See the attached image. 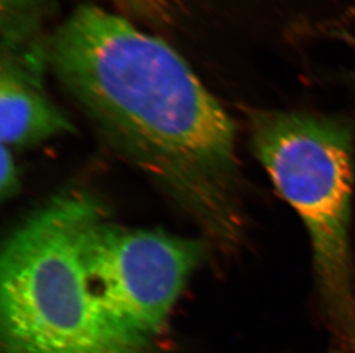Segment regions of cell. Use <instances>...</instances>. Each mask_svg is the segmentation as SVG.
<instances>
[{"label": "cell", "instance_id": "3", "mask_svg": "<svg viewBox=\"0 0 355 353\" xmlns=\"http://www.w3.org/2000/svg\"><path fill=\"white\" fill-rule=\"evenodd\" d=\"M252 150L305 226L331 353H355V262L351 239L354 129L344 117L251 110Z\"/></svg>", "mask_w": 355, "mask_h": 353}, {"label": "cell", "instance_id": "7", "mask_svg": "<svg viewBox=\"0 0 355 353\" xmlns=\"http://www.w3.org/2000/svg\"><path fill=\"white\" fill-rule=\"evenodd\" d=\"M151 20L168 22L174 17L178 0H113Z\"/></svg>", "mask_w": 355, "mask_h": 353}, {"label": "cell", "instance_id": "9", "mask_svg": "<svg viewBox=\"0 0 355 353\" xmlns=\"http://www.w3.org/2000/svg\"><path fill=\"white\" fill-rule=\"evenodd\" d=\"M349 80H351V82H352V83L355 85V71L349 73Z\"/></svg>", "mask_w": 355, "mask_h": 353}, {"label": "cell", "instance_id": "8", "mask_svg": "<svg viewBox=\"0 0 355 353\" xmlns=\"http://www.w3.org/2000/svg\"><path fill=\"white\" fill-rule=\"evenodd\" d=\"M0 197L1 201L10 200L17 195L20 188V174L19 168L14 159L13 150L10 147L1 145V155H0Z\"/></svg>", "mask_w": 355, "mask_h": 353}, {"label": "cell", "instance_id": "6", "mask_svg": "<svg viewBox=\"0 0 355 353\" xmlns=\"http://www.w3.org/2000/svg\"><path fill=\"white\" fill-rule=\"evenodd\" d=\"M44 0H0L1 48L31 43Z\"/></svg>", "mask_w": 355, "mask_h": 353}, {"label": "cell", "instance_id": "2", "mask_svg": "<svg viewBox=\"0 0 355 353\" xmlns=\"http://www.w3.org/2000/svg\"><path fill=\"white\" fill-rule=\"evenodd\" d=\"M103 210L71 190L10 233L0 257V332L6 353H150L148 337L106 312L82 257L84 232Z\"/></svg>", "mask_w": 355, "mask_h": 353}, {"label": "cell", "instance_id": "5", "mask_svg": "<svg viewBox=\"0 0 355 353\" xmlns=\"http://www.w3.org/2000/svg\"><path fill=\"white\" fill-rule=\"evenodd\" d=\"M44 62L45 48L31 43L1 48L0 141L10 150L31 148L75 132L73 122L45 93Z\"/></svg>", "mask_w": 355, "mask_h": 353}, {"label": "cell", "instance_id": "4", "mask_svg": "<svg viewBox=\"0 0 355 353\" xmlns=\"http://www.w3.org/2000/svg\"><path fill=\"white\" fill-rule=\"evenodd\" d=\"M205 253V241L119 226L103 210L82 240L94 297L112 318L148 338L164 328Z\"/></svg>", "mask_w": 355, "mask_h": 353}, {"label": "cell", "instance_id": "1", "mask_svg": "<svg viewBox=\"0 0 355 353\" xmlns=\"http://www.w3.org/2000/svg\"><path fill=\"white\" fill-rule=\"evenodd\" d=\"M47 64L105 141L229 251L244 232L236 127L183 57L94 5L47 42Z\"/></svg>", "mask_w": 355, "mask_h": 353}]
</instances>
